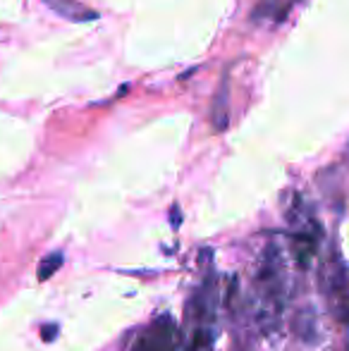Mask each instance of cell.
<instances>
[{"label":"cell","mask_w":349,"mask_h":351,"mask_svg":"<svg viewBox=\"0 0 349 351\" xmlns=\"http://www.w3.org/2000/svg\"><path fill=\"white\" fill-rule=\"evenodd\" d=\"M323 289L333 315L349 325V270L337 258L323 268Z\"/></svg>","instance_id":"obj_1"},{"label":"cell","mask_w":349,"mask_h":351,"mask_svg":"<svg viewBox=\"0 0 349 351\" xmlns=\"http://www.w3.org/2000/svg\"><path fill=\"white\" fill-rule=\"evenodd\" d=\"M175 344H177L175 320L173 315L163 313L141 330L139 337L132 344V351H175Z\"/></svg>","instance_id":"obj_2"},{"label":"cell","mask_w":349,"mask_h":351,"mask_svg":"<svg viewBox=\"0 0 349 351\" xmlns=\"http://www.w3.org/2000/svg\"><path fill=\"white\" fill-rule=\"evenodd\" d=\"M43 3H46L58 17L67 19V22L80 24V22H93V19H98L96 10L82 5L80 0H43Z\"/></svg>","instance_id":"obj_3"},{"label":"cell","mask_w":349,"mask_h":351,"mask_svg":"<svg viewBox=\"0 0 349 351\" xmlns=\"http://www.w3.org/2000/svg\"><path fill=\"white\" fill-rule=\"evenodd\" d=\"M294 3L297 0H258V5L252 12V19L254 22H270V24L282 22Z\"/></svg>","instance_id":"obj_4"},{"label":"cell","mask_w":349,"mask_h":351,"mask_svg":"<svg viewBox=\"0 0 349 351\" xmlns=\"http://www.w3.org/2000/svg\"><path fill=\"white\" fill-rule=\"evenodd\" d=\"M62 265V254L60 251H53V254H48L46 258L38 263V280H51L53 275L58 273V268Z\"/></svg>","instance_id":"obj_5"},{"label":"cell","mask_w":349,"mask_h":351,"mask_svg":"<svg viewBox=\"0 0 349 351\" xmlns=\"http://www.w3.org/2000/svg\"><path fill=\"white\" fill-rule=\"evenodd\" d=\"M56 332H58L56 325H46V328L41 330V335H43V339H46V342H51V339L56 337Z\"/></svg>","instance_id":"obj_6"}]
</instances>
